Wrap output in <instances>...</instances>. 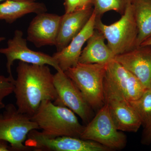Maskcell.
<instances>
[{
  "label": "cell",
  "mask_w": 151,
  "mask_h": 151,
  "mask_svg": "<svg viewBox=\"0 0 151 151\" xmlns=\"http://www.w3.org/2000/svg\"><path fill=\"white\" fill-rule=\"evenodd\" d=\"M47 65L19 62L14 93L21 113L32 117L44 100L57 98L54 75Z\"/></svg>",
  "instance_id": "obj_1"
},
{
  "label": "cell",
  "mask_w": 151,
  "mask_h": 151,
  "mask_svg": "<svg viewBox=\"0 0 151 151\" xmlns=\"http://www.w3.org/2000/svg\"><path fill=\"white\" fill-rule=\"evenodd\" d=\"M76 115L67 107L45 100L31 117L41 130L42 134L47 137L67 136L80 138L84 126Z\"/></svg>",
  "instance_id": "obj_2"
},
{
  "label": "cell",
  "mask_w": 151,
  "mask_h": 151,
  "mask_svg": "<svg viewBox=\"0 0 151 151\" xmlns=\"http://www.w3.org/2000/svg\"><path fill=\"white\" fill-rule=\"evenodd\" d=\"M95 29L102 33L115 56L137 47L138 30L132 4L127 6L120 19L110 25L104 24L97 17Z\"/></svg>",
  "instance_id": "obj_3"
},
{
  "label": "cell",
  "mask_w": 151,
  "mask_h": 151,
  "mask_svg": "<svg viewBox=\"0 0 151 151\" xmlns=\"http://www.w3.org/2000/svg\"><path fill=\"white\" fill-rule=\"evenodd\" d=\"M106 65L78 63L64 71L92 109L99 110L105 104L104 82Z\"/></svg>",
  "instance_id": "obj_4"
},
{
  "label": "cell",
  "mask_w": 151,
  "mask_h": 151,
  "mask_svg": "<svg viewBox=\"0 0 151 151\" xmlns=\"http://www.w3.org/2000/svg\"><path fill=\"white\" fill-rule=\"evenodd\" d=\"M4 109L0 113V139L7 142L14 151L32 150L24 143L31 131L39 129L37 124L14 104H8Z\"/></svg>",
  "instance_id": "obj_5"
},
{
  "label": "cell",
  "mask_w": 151,
  "mask_h": 151,
  "mask_svg": "<svg viewBox=\"0 0 151 151\" xmlns=\"http://www.w3.org/2000/svg\"><path fill=\"white\" fill-rule=\"evenodd\" d=\"M80 138L94 141L110 150H121L127 142L126 136L116 128L105 104L84 126Z\"/></svg>",
  "instance_id": "obj_6"
},
{
  "label": "cell",
  "mask_w": 151,
  "mask_h": 151,
  "mask_svg": "<svg viewBox=\"0 0 151 151\" xmlns=\"http://www.w3.org/2000/svg\"><path fill=\"white\" fill-rule=\"evenodd\" d=\"M104 101L117 129L122 132H136L142 125L139 117L124 95L104 79Z\"/></svg>",
  "instance_id": "obj_7"
},
{
  "label": "cell",
  "mask_w": 151,
  "mask_h": 151,
  "mask_svg": "<svg viewBox=\"0 0 151 151\" xmlns=\"http://www.w3.org/2000/svg\"><path fill=\"white\" fill-rule=\"evenodd\" d=\"M24 145L35 151H108L111 150L94 141L71 137L48 138L37 130L29 133Z\"/></svg>",
  "instance_id": "obj_8"
},
{
  "label": "cell",
  "mask_w": 151,
  "mask_h": 151,
  "mask_svg": "<svg viewBox=\"0 0 151 151\" xmlns=\"http://www.w3.org/2000/svg\"><path fill=\"white\" fill-rule=\"evenodd\" d=\"M54 84L57 98L53 103L69 108L88 124L92 118V108L73 81L60 70L54 74Z\"/></svg>",
  "instance_id": "obj_9"
},
{
  "label": "cell",
  "mask_w": 151,
  "mask_h": 151,
  "mask_svg": "<svg viewBox=\"0 0 151 151\" xmlns=\"http://www.w3.org/2000/svg\"><path fill=\"white\" fill-rule=\"evenodd\" d=\"M0 53L6 58V66L9 76H13L12 66L16 60L29 64L50 65L57 71L61 70L52 56L30 49L27 46V40L23 37V33L19 30H16L13 38L9 40L7 47L0 49Z\"/></svg>",
  "instance_id": "obj_10"
},
{
  "label": "cell",
  "mask_w": 151,
  "mask_h": 151,
  "mask_svg": "<svg viewBox=\"0 0 151 151\" xmlns=\"http://www.w3.org/2000/svg\"><path fill=\"white\" fill-rule=\"evenodd\" d=\"M61 16L46 12L37 14L28 28L27 40L36 47L55 45Z\"/></svg>",
  "instance_id": "obj_11"
},
{
  "label": "cell",
  "mask_w": 151,
  "mask_h": 151,
  "mask_svg": "<svg viewBox=\"0 0 151 151\" xmlns=\"http://www.w3.org/2000/svg\"><path fill=\"white\" fill-rule=\"evenodd\" d=\"M114 59L134 75L147 88H151V45H140L115 56Z\"/></svg>",
  "instance_id": "obj_12"
},
{
  "label": "cell",
  "mask_w": 151,
  "mask_h": 151,
  "mask_svg": "<svg viewBox=\"0 0 151 151\" xmlns=\"http://www.w3.org/2000/svg\"><path fill=\"white\" fill-rule=\"evenodd\" d=\"M96 19V14L94 11L86 25L69 44L60 51L56 52L52 55L62 71L64 72L78 63L82 47L95 30Z\"/></svg>",
  "instance_id": "obj_13"
},
{
  "label": "cell",
  "mask_w": 151,
  "mask_h": 151,
  "mask_svg": "<svg viewBox=\"0 0 151 151\" xmlns=\"http://www.w3.org/2000/svg\"><path fill=\"white\" fill-rule=\"evenodd\" d=\"M94 12V8L76 10L61 16L55 46L60 51L69 44L86 25Z\"/></svg>",
  "instance_id": "obj_14"
},
{
  "label": "cell",
  "mask_w": 151,
  "mask_h": 151,
  "mask_svg": "<svg viewBox=\"0 0 151 151\" xmlns=\"http://www.w3.org/2000/svg\"><path fill=\"white\" fill-rule=\"evenodd\" d=\"M105 40L103 35L95 29L81 51L78 63L107 64L114 59L115 55L105 44Z\"/></svg>",
  "instance_id": "obj_15"
},
{
  "label": "cell",
  "mask_w": 151,
  "mask_h": 151,
  "mask_svg": "<svg viewBox=\"0 0 151 151\" xmlns=\"http://www.w3.org/2000/svg\"><path fill=\"white\" fill-rule=\"evenodd\" d=\"M47 11L46 6L42 3L8 0L0 4V19L12 23L28 14H37Z\"/></svg>",
  "instance_id": "obj_16"
},
{
  "label": "cell",
  "mask_w": 151,
  "mask_h": 151,
  "mask_svg": "<svg viewBox=\"0 0 151 151\" xmlns=\"http://www.w3.org/2000/svg\"><path fill=\"white\" fill-rule=\"evenodd\" d=\"M132 4L138 30L137 47L151 37V0H134Z\"/></svg>",
  "instance_id": "obj_17"
},
{
  "label": "cell",
  "mask_w": 151,
  "mask_h": 151,
  "mask_svg": "<svg viewBox=\"0 0 151 151\" xmlns=\"http://www.w3.org/2000/svg\"><path fill=\"white\" fill-rule=\"evenodd\" d=\"M129 72L115 59L112 60L106 65L105 79L113 84L125 97Z\"/></svg>",
  "instance_id": "obj_18"
},
{
  "label": "cell",
  "mask_w": 151,
  "mask_h": 151,
  "mask_svg": "<svg viewBox=\"0 0 151 151\" xmlns=\"http://www.w3.org/2000/svg\"><path fill=\"white\" fill-rule=\"evenodd\" d=\"M139 117L144 128L151 124V88H147L140 97L129 101Z\"/></svg>",
  "instance_id": "obj_19"
},
{
  "label": "cell",
  "mask_w": 151,
  "mask_h": 151,
  "mask_svg": "<svg viewBox=\"0 0 151 151\" xmlns=\"http://www.w3.org/2000/svg\"><path fill=\"white\" fill-rule=\"evenodd\" d=\"M134 0H95L94 11L97 17L101 18L105 13L115 11L122 15Z\"/></svg>",
  "instance_id": "obj_20"
},
{
  "label": "cell",
  "mask_w": 151,
  "mask_h": 151,
  "mask_svg": "<svg viewBox=\"0 0 151 151\" xmlns=\"http://www.w3.org/2000/svg\"><path fill=\"white\" fill-rule=\"evenodd\" d=\"M147 89L141 81L129 71L125 92L126 99L129 101L137 100Z\"/></svg>",
  "instance_id": "obj_21"
},
{
  "label": "cell",
  "mask_w": 151,
  "mask_h": 151,
  "mask_svg": "<svg viewBox=\"0 0 151 151\" xmlns=\"http://www.w3.org/2000/svg\"><path fill=\"white\" fill-rule=\"evenodd\" d=\"M13 76L6 77L0 75V110L4 109L6 105L4 100L6 97L13 93L15 87Z\"/></svg>",
  "instance_id": "obj_22"
},
{
  "label": "cell",
  "mask_w": 151,
  "mask_h": 151,
  "mask_svg": "<svg viewBox=\"0 0 151 151\" xmlns=\"http://www.w3.org/2000/svg\"><path fill=\"white\" fill-rule=\"evenodd\" d=\"M79 0H65L64 6L65 13L72 12L78 9Z\"/></svg>",
  "instance_id": "obj_23"
},
{
  "label": "cell",
  "mask_w": 151,
  "mask_h": 151,
  "mask_svg": "<svg viewBox=\"0 0 151 151\" xmlns=\"http://www.w3.org/2000/svg\"><path fill=\"white\" fill-rule=\"evenodd\" d=\"M141 142L146 145H150L151 143V124L148 127L144 129Z\"/></svg>",
  "instance_id": "obj_24"
},
{
  "label": "cell",
  "mask_w": 151,
  "mask_h": 151,
  "mask_svg": "<svg viewBox=\"0 0 151 151\" xmlns=\"http://www.w3.org/2000/svg\"><path fill=\"white\" fill-rule=\"evenodd\" d=\"M95 0H79L78 9H85L92 8L94 6Z\"/></svg>",
  "instance_id": "obj_25"
},
{
  "label": "cell",
  "mask_w": 151,
  "mask_h": 151,
  "mask_svg": "<svg viewBox=\"0 0 151 151\" xmlns=\"http://www.w3.org/2000/svg\"><path fill=\"white\" fill-rule=\"evenodd\" d=\"M9 143L4 140L0 139V151H14Z\"/></svg>",
  "instance_id": "obj_26"
},
{
  "label": "cell",
  "mask_w": 151,
  "mask_h": 151,
  "mask_svg": "<svg viewBox=\"0 0 151 151\" xmlns=\"http://www.w3.org/2000/svg\"><path fill=\"white\" fill-rule=\"evenodd\" d=\"M140 45H151V37L144 41Z\"/></svg>",
  "instance_id": "obj_27"
},
{
  "label": "cell",
  "mask_w": 151,
  "mask_h": 151,
  "mask_svg": "<svg viewBox=\"0 0 151 151\" xmlns=\"http://www.w3.org/2000/svg\"><path fill=\"white\" fill-rule=\"evenodd\" d=\"M8 1V0H0V1ZM10 1H36L37 0H10Z\"/></svg>",
  "instance_id": "obj_28"
},
{
  "label": "cell",
  "mask_w": 151,
  "mask_h": 151,
  "mask_svg": "<svg viewBox=\"0 0 151 151\" xmlns=\"http://www.w3.org/2000/svg\"><path fill=\"white\" fill-rule=\"evenodd\" d=\"M5 40V38L4 37H0V42L3 41Z\"/></svg>",
  "instance_id": "obj_29"
},
{
  "label": "cell",
  "mask_w": 151,
  "mask_h": 151,
  "mask_svg": "<svg viewBox=\"0 0 151 151\" xmlns=\"http://www.w3.org/2000/svg\"></svg>",
  "instance_id": "obj_30"
}]
</instances>
